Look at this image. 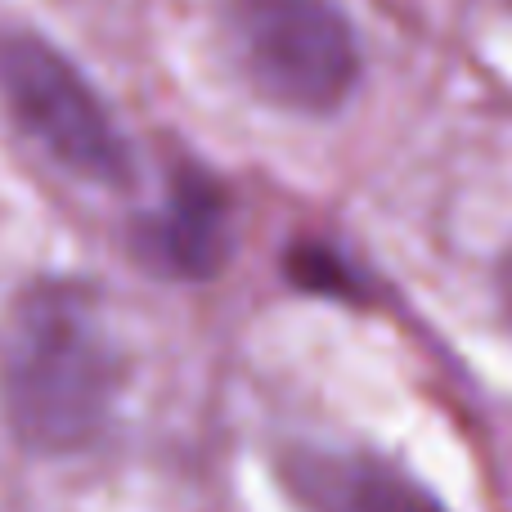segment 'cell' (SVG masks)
Segmentation results:
<instances>
[{"mask_svg":"<svg viewBox=\"0 0 512 512\" xmlns=\"http://www.w3.org/2000/svg\"><path fill=\"white\" fill-rule=\"evenodd\" d=\"M126 360L99 292L81 279H36L0 328V409L14 441L68 459L104 441Z\"/></svg>","mask_w":512,"mask_h":512,"instance_id":"6da1fadb","label":"cell"},{"mask_svg":"<svg viewBox=\"0 0 512 512\" xmlns=\"http://www.w3.org/2000/svg\"><path fill=\"white\" fill-rule=\"evenodd\" d=\"M225 45L265 104L324 117L360 81L355 27L333 0H225Z\"/></svg>","mask_w":512,"mask_h":512,"instance_id":"7a4b0ae2","label":"cell"},{"mask_svg":"<svg viewBox=\"0 0 512 512\" xmlns=\"http://www.w3.org/2000/svg\"><path fill=\"white\" fill-rule=\"evenodd\" d=\"M0 104L59 171L104 189L131 180V149L108 104L86 72L45 36H0Z\"/></svg>","mask_w":512,"mask_h":512,"instance_id":"3957f363","label":"cell"},{"mask_svg":"<svg viewBox=\"0 0 512 512\" xmlns=\"http://www.w3.org/2000/svg\"><path fill=\"white\" fill-rule=\"evenodd\" d=\"M279 481L301 512H445L432 490L369 450L292 445Z\"/></svg>","mask_w":512,"mask_h":512,"instance_id":"277c9868","label":"cell"},{"mask_svg":"<svg viewBox=\"0 0 512 512\" xmlns=\"http://www.w3.org/2000/svg\"><path fill=\"white\" fill-rule=\"evenodd\" d=\"M140 256L171 279H212L230 261V198L221 180L180 167L162 207L140 225Z\"/></svg>","mask_w":512,"mask_h":512,"instance_id":"5b68a950","label":"cell"},{"mask_svg":"<svg viewBox=\"0 0 512 512\" xmlns=\"http://www.w3.org/2000/svg\"><path fill=\"white\" fill-rule=\"evenodd\" d=\"M499 292H504V315H508V324H512V248L504 256V270H499Z\"/></svg>","mask_w":512,"mask_h":512,"instance_id":"8992f818","label":"cell"}]
</instances>
